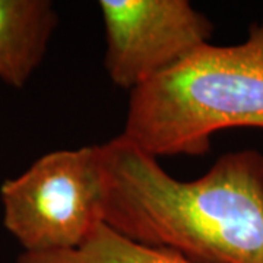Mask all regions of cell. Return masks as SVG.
I'll use <instances>...</instances> for the list:
<instances>
[{"label":"cell","instance_id":"obj_6","mask_svg":"<svg viewBox=\"0 0 263 263\" xmlns=\"http://www.w3.org/2000/svg\"><path fill=\"white\" fill-rule=\"evenodd\" d=\"M16 263H196L167 249L132 241L101 224L84 246L54 253H21Z\"/></svg>","mask_w":263,"mask_h":263},{"label":"cell","instance_id":"obj_4","mask_svg":"<svg viewBox=\"0 0 263 263\" xmlns=\"http://www.w3.org/2000/svg\"><path fill=\"white\" fill-rule=\"evenodd\" d=\"M104 67L116 86L135 91L211 43L214 25L189 0H100Z\"/></svg>","mask_w":263,"mask_h":263},{"label":"cell","instance_id":"obj_2","mask_svg":"<svg viewBox=\"0 0 263 263\" xmlns=\"http://www.w3.org/2000/svg\"><path fill=\"white\" fill-rule=\"evenodd\" d=\"M233 127L263 129V21L243 43H208L132 91L122 135L155 158L200 157Z\"/></svg>","mask_w":263,"mask_h":263},{"label":"cell","instance_id":"obj_5","mask_svg":"<svg viewBox=\"0 0 263 263\" xmlns=\"http://www.w3.org/2000/svg\"><path fill=\"white\" fill-rule=\"evenodd\" d=\"M59 25L48 0H0V81L22 89L47 54Z\"/></svg>","mask_w":263,"mask_h":263},{"label":"cell","instance_id":"obj_1","mask_svg":"<svg viewBox=\"0 0 263 263\" xmlns=\"http://www.w3.org/2000/svg\"><path fill=\"white\" fill-rule=\"evenodd\" d=\"M104 224L196 263H263V154L219 157L199 179H174L124 135L101 143Z\"/></svg>","mask_w":263,"mask_h":263},{"label":"cell","instance_id":"obj_3","mask_svg":"<svg viewBox=\"0 0 263 263\" xmlns=\"http://www.w3.org/2000/svg\"><path fill=\"white\" fill-rule=\"evenodd\" d=\"M101 145L48 152L0 186L3 226L22 253L84 246L104 224Z\"/></svg>","mask_w":263,"mask_h":263}]
</instances>
